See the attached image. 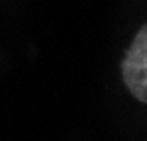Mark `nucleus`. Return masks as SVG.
<instances>
[{"label":"nucleus","instance_id":"obj_1","mask_svg":"<svg viewBox=\"0 0 147 141\" xmlns=\"http://www.w3.org/2000/svg\"><path fill=\"white\" fill-rule=\"evenodd\" d=\"M123 82L135 99L147 103V24L135 34L121 62Z\"/></svg>","mask_w":147,"mask_h":141}]
</instances>
